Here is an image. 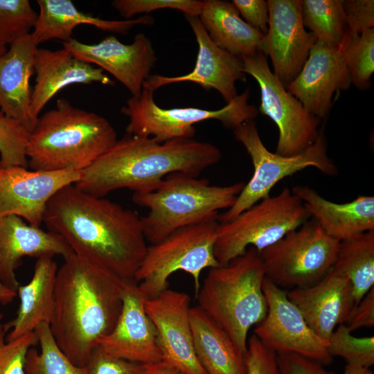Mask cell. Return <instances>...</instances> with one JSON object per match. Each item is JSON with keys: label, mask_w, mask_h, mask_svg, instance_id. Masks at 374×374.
Segmentation results:
<instances>
[{"label": "cell", "mask_w": 374, "mask_h": 374, "mask_svg": "<svg viewBox=\"0 0 374 374\" xmlns=\"http://www.w3.org/2000/svg\"><path fill=\"white\" fill-rule=\"evenodd\" d=\"M345 59L351 83L361 90L369 89L374 72V28L350 36Z\"/></svg>", "instance_id": "cell-33"}, {"label": "cell", "mask_w": 374, "mask_h": 374, "mask_svg": "<svg viewBox=\"0 0 374 374\" xmlns=\"http://www.w3.org/2000/svg\"><path fill=\"white\" fill-rule=\"evenodd\" d=\"M332 268L349 280L354 307L374 287V231L340 241Z\"/></svg>", "instance_id": "cell-30"}, {"label": "cell", "mask_w": 374, "mask_h": 374, "mask_svg": "<svg viewBox=\"0 0 374 374\" xmlns=\"http://www.w3.org/2000/svg\"><path fill=\"white\" fill-rule=\"evenodd\" d=\"M218 224L217 217L184 226L148 246L134 278L148 299L168 289L169 277L179 271L192 277L197 294L202 271L219 266L214 254Z\"/></svg>", "instance_id": "cell-8"}, {"label": "cell", "mask_w": 374, "mask_h": 374, "mask_svg": "<svg viewBox=\"0 0 374 374\" xmlns=\"http://www.w3.org/2000/svg\"><path fill=\"white\" fill-rule=\"evenodd\" d=\"M343 374H373L369 368L346 364Z\"/></svg>", "instance_id": "cell-47"}, {"label": "cell", "mask_w": 374, "mask_h": 374, "mask_svg": "<svg viewBox=\"0 0 374 374\" xmlns=\"http://www.w3.org/2000/svg\"><path fill=\"white\" fill-rule=\"evenodd\" d=\"M197 44L198 53L195 68L184 75L168 77L150 75L143 88L154 91L157 89L172 83L195 82L204 89H213L220 93L226 103L237 96L235 83L246 80V73L240 57L218 47L210 38L196 16L185 15Z\"/></svg>", "instance_id": "cell-20"}, {"label": "cell", "mask_w": 374, "mask_h": 374, "mask_svg": "<svg viewBox=\"0 0 374 374\" xmlns=\"http://www.w3.org/2000/svg\"><path fill=\"white\" fill-rule=\"evenodd\" d=\"M235 139L249 155L253 172L244 184L234 204L219 214L218 222H229L243 211L270 195L271 190L286 177L313 167L328 176H336L338 169L327 153V142L323 132L305 151L293 156H282L270 152L263 144L255 119L244 121L233 130Z\"/></svg>", "instance_id": "cell-9"}, {"label": "cell", "mask_w": 374, "mask_h": 374, "mask_svg": "<svg viewBox=\"0 0 374 374\" xmlns=\"http://www.w3.org/2000/svg\"><path fill=\"white\" fill-rule=\"evenodd\" d=\"M231 2L249 25L266 34L269 25L267 1L233 0Z\"/></svg>", "instance_id": "cell-42"}, {"label": "cell", "mask_w": 374, "mask_h": 374, "mask_svg": "<svg viewBox=\"0 0 374 374\" xmlns=\"http://www.w3.org/2000/svg\"><path fill=\"white\" fill-rule=\"evenodd\" d=\"M116 141V132L107 118L60 98L55 108L39 116L30 133L28 166L42 171H81Z\"/></svg>", "instance_id": "cell-4"}, {"label": "cell", "mask_w": 374, "mask_h": 374, "mask_svg": "<svg viewBox=\"0 0 374 374\" xmlns=\"http://www.w3.org/2000/svg\"><path fill=\"white\" fill-rule=\"evenodd\" d=\"M265 271L260 252L249 247L225 265L208 269L196 294L198 305L227 333L244 355L248 333L265 317Z\"/></svg>", "instance_id": "cell-5"}, {"label": "cell", "mask_w": 374, "mask_h": 374, "mask_svg": "<svg viewBox=\"0 0 374 374\" xmlns=\"http://www.w3.org/2000/svg\"><path fill=\"white\" fill-rule=\"evenodd\" d=\"M330 355L340 357L347 364L369 368L374 364V337H356L344 324H339L327 345Z\"/></svg>", "instance_id": "cell-34"}, {"label": "cell", "mask_w": 374, "mask_h": 374, "mask_svg": "<svg viewBox=\"0 0 374 374\" xmlns=\"http://www.w3.org/2000/svg\"><path fill=\"white\" fill-rule=\"evenodd\" d=\"M287 296L326 345L337 326L345 323L353 308L349 280L333 268L316 284L291 290Z\"/></svg>", "instance_id": "cell-22"}, {"label": "cell", "mask_w": 374, "mask_h": 374, "mask_svg": "<svg viewBox=\"0 0 374 374\" xmlns=\"http://www.w3.org/2000/svg\"><path fill=\"white\" fill-rule=\"evenodd\" d=\"M81 171H42L0 166V217L15 215L40 227L47 204L64 186L75 184Z\"/></svg>", "instance_id": "cell-16"}, {"label": "cell", "mask_w": 374, "mask_h": 374, "mask_svg": "<svg viewBox=\"0 0 374 374\" xmlns=\"http://www.w3.org/2000/svg\"><path fill=\"white\" fill-rule=\"evenodd\" d=\"M113 7L126 19L139 13L164 8L179 10L184 15L199 17L203 1L197 0H115Z\"/></svg>", "instance_id": "cell-38"}, {"label": "cell", "mask_w": 374, "mask_h": 374, "mask_svg": "<svg viewBox=\"0 0 374 374\" xmlns=\"http://www.w3.org/2000/svg\"><path fill=\"white\" fill-rule=\"evenodd\" d=\"M30 132L0 110V166L27 167Z\"/></svg>", "instance_id": "cell-36"}, {"label": "cell", "mask_w": 374, "mask_h": 374, "mask_svg": "<svg viewBox=\"0 0 374 374\" xmlns=\"http://www.w3.org/2000/svg\"><path fill=\"white\" fill-rule=\"evenodd\" d=\"M17 296V293L0 281V303L8 305Z\"/></svg>", "instance_id": "cell-46"}, {"label": "cell", "mask_w": 374, "mask_h": 374, "mask_svg": "<svg viewBox=\"0 0 374 374\" xmlns=\"http://www.w3.org/2000/svg\"><path fill=\"white\" fill-rule=\"evenodd\" d=\"M339 243L311 217L260 252L266 278L282 289L312 286L332 268Z\"/></svg>", "instance_id": "cell-11"}, {"label": "cell", "mask_w": 374, "mask_h": 374, "mask_svg": "<svg viewBox=\"0 0 374 374\" xmlns=\"http://www.w3.org/2000/svg\"><path fill=\"white\" fill-rule=\"evenodd\" d=\"M301 13L317 42L330 48L342 42L347 29L343 0H303Z\"/></svg>", "instance_id": "cell-31"}, {"label": "cell", "mask_w": 374, "mask_h": 374, "mask_svg": "<svg viewBox=\"0 0 374 374\" xmlns=\"http://www.w3.org/2000/svg\"><path fill=\"white\" fill-rule=\"evenodd\" d=\"M244 72L251 75L260 90L259 111L276 125L278 130L276 153L289 157L311 146L320 130V119L308 113L269 68L262 52L240 57Z\"/></svg>", "instance_id": "cell-12"}, {"label": "cell", "mask_w": 374, "mask_h": 374, "mask_svg": "<svg viewBox=\"0 0 374 374\" xmlns=\"http://www.w3.org/2000/svg\"><path fill=\"white\" fill-rule=\"evenodd\" d=\"M34 71L35 80L29 114L35 125L42 110L62 89L72 84L93 82L115 84L103 70L80 60L64 48L55 51L37 48Z\"/></svg>", "instance_id": "cell-23"}, {"label": "cell", "mask_w": 374, "mask_h": 374, "mask_svg": "<svg viewBox=\"0 0 374 374\" xmlns=\"http://www.w3.org/2000/svg\"><path fill=\"white\" fill-rule=\"evenodd\" d=\"M43 223L76 256L125 280L134 279L148 246L136 211L74 184L53 196Z\"/></svg>", "instance_id": "cell-1"}, {"label": "cell", "mask_w": 374, "mask_h": 374, "mask_svg": "<svg viewBox=\"0 0 374 374\" xmlns=\"http://www.w3.org/2000/svg\"><path fill=\"white\" fill-rule=\"evenodd\" d=\"M126 280L75 253L58 268L49 327L76 366H85L98 341L115 327Z\"/></svg>", "instance_id": "cell-2"}, {"label": "cell", "mask_w": 374, "mask_h": 374, "mask_svg": "<svg viewBox=\"0 0 374 374\" xmlns=\"http://www.w3.org/2000/svg\"><path fill=\"white\" fill-rule=\"evenodd\" d=\"M3 319V314H0V322L1 321V319Z\"/></svg>", "instance_id": "cell-49"}, {"label": "cell", "mask_w": 374, "mask_h": 374, "mask_svg": "<svg viewBox=\"0 0 374 374\" xmlns=\"http://www.w3.org/2000/svg\"><path fill=\"white\" fill-rule=\"evenodd\" d=\"M58 267L53 258L37 259L30 281L19 285L17 296L19 304L15 319L4 323L7 341H12L34 332L42 323L51 321Z\"/></svg>", "instance_id": "cell-27"}, {"label": "cell", "mask_w": 374, "mask_h": 374, "mask_svg": "<svg viewBox=\"0 0 374 374\" xmlns=\"http://www.w3.org/2000/svg\"><path fill=\"white\" fill-rule=\"evenodd\" d=\"M269 25L260 52L270 57L274 74L286 87L301 71L317 42L302 20V0H268Z\"/></svg>", "instance_id": "cell-14"}, {"label": "cell", "mask_w": 374, "mask_h": 374, "mask_svg": "<svg viewBox=\"0 0 374 374\" xmlns=\"http://www.w3.org/2000/svg\"><path fill=\"white\" fill-rule=\"evenodd\" d=\"M197 357L207 374H247L244 355L222 328L197 305L190 308Z\"/></svg>", "instance_id": "cell-28"}, {"label": "cell", "mask_w": 374, "mask_h": 374, "mask_svg": "<svg viewBox=\"0 0 374 374\" xmlns=\"http://www.w3.org/2000/svg\"><path fill=\"white\" fill-rule=\"evenodd\" d=\"M144 374H184L183 372L161 360L148 364Z\"/></svg>", "instance_id": "cell-45"}, {"label": "cell", "mask_w": 374, "mask_h": 374, "mask_svg": "<svg viewBox=\"0 0 374 374\" xmlns=\"http://www.w3.org/2000/svg\"><path fill=\"white\" fill-rule=\"evenodd\" d=\"M37 46L29 34L12 42L0 55V110L20 122L30 133L35 126L29 114L30 81L35 73Z\"/></svg>", "instance_id": "cell-24"}, {"label": "cell", "mask_w": 374, "mask_h": 374, "mask_svg": "<svg viewBox=\"0 0 374 374\" xmlns=\"http://www.w3.org/2000/svg\"><path fill=\"white\" fill-rule=\"evenodd\" d=\"M347 30L351 36L374 27L373 0H343Z\"/></svg>", "instance_id": "cell-41"}, {"label": "cell", "mask_w": 374, "mask_h": 374, "mask_svg": "<svg viewBox=\"0 0 374 374\" xmlns=\"http://www.w3.org/2000/svg\"><path fill=\"white\" fill-rule=\"evenodd\" d=\"M280 374H333L322 364L294 353L276 354Z\"/></svg>", "instance_id": "cell-43"}, {"label": "cell", "mask_w": 374, "mask_h": 374, "mask_svg": "<svg viewBox=\"0 0 374 374\" xmlns=\"http://www.w3.org/2000/svg\"><path fill=\"white\" fill-rule=\"evenodd\" d=\"M8 332L0 322V374H25L24 366L28 350L37 339L34 332L12 341L6 340Z\"/></svg>", "instance_id": "cell-37"}, {"label": "cell", "mask_w": 374, "mask_h": 374, "mask_svg": "<svg viewBox=\"0 0 374 374\" xmlns=\"http://www.w3.org/2000/svg\"><path fill=\"white\" fill-rule=\"evenodd\" d=\"M350 36L346 29L342 42L332 48L316 42L298 75L285 87L308 113L321 121L328 114L334 95L352 84L345 59Z\"/></svg>", "instance_id": "cell-15"}, {"label": "cell", "mask_w": 374, "mask_h": 374, "mask_svg": "<svg viewBox=\"0 0 374 374\" xmlns=\"http://www.w3.org/2000/svg\"><path fill=\"white\" fill-rule=\"evenodd\" d=\"M153 94V91L143 88L139 96H132L122 107L121 113L129 118L127 134L152 137L159 143L193 139L197 123L217 120L224 127L234 130L244 121L255 119L258 114V109L248 103L249 88L217 110L162 108L156 104Z\"/></svg>", "instance_id": "cell-10"}, {"label": "cell", "mask_w": 374, "mask_h": 374, "mask_svg": "<svg viewBox=\"0 0 374 374\" xmlns=\"http://www.w3.org/2000/svg\"><path fill=\"white\" fill-rule=\"evenodd\" d=\"M311 218L301 199L288 188L218 224L214 254L219 265L242 255L249 247L261 252Z\"/></svg>", "instance_id": "cell-7"}, {"label": "cell", "mask_w": 374, "mask_h": 374, "mask_svg": "<svg viewBox=\"0 0 374 374\" xmlns=\"http://www.w3.org/2000/svg\"><path fill=\"white\" fill-rule=\"evenodd\" d=\"M6 51V47L0 45V55Z\"/></svg>", "instance_id": "cell-48"}, {"label": "cell", "mask_w": 374, "mask_h": 374, "mask_svg": "<svg viewBox=\"0 0 374 374\" xmlns=\"http://www.w3.org/2000/svg\"><path fill=\"white\" fill-rule=\"evenodd\" d=\"M247 374H280L276 353L252 335L244 354Z\"/></svg>", "instance_id": "cell-40"}, {"label": "cell", "mask_w": 374, "mask_h": 374, "mask_svg": "<svg viewBox=\"0 0 374 374\" xmlns=\"http://www.w3.org/2000/svg\"><path fill=\"white\" fill-rule=\"evenodd\" d=\"M39 13L30 35L38 46L51 39L66 42L73 29L90 25L103 31L125 35L136 25H152L154 19L145 15L134 19L107 20L78 10L71 0H37Z\"/></svg>", "instance_id": "cell-26"}, {"label": "cell", "mask_w": 374, "mask_h": 374, "mask_svg": "<svg viewBox=\"0 0 374 374\" xmlns=\"http://www.w3.org/2000/svg\"><path fill=\"white\" fill-rule=\"evenodd\" d=\"M73 253L59 235L30 225L21 217H0V281L17 293L20 285L16 270L24 257L64 259Z\"/></svg>", "instance_id": "cell-21"}, {"label": "cell", "mask_w": 374, "mask_h": 374, "mask_svg": "<svg viewBox=\"0 0 374 374\" xmlns=\"http://www.w3.org/2000/svg\"><path fill=\"white\" fill-rule=\"evenodd\" d=\"M190 301L188 294L168 288L147 299L145 308L157 329L162 360L184 374H207L194 349Z\"/></svg>", "instance_id": "cell-17"}, {"label": "cell", "mask_w": 374, "mask_h": 374, "mask_svg": "<svg viewBox=\"0 0 374 374\" xmlns=\"http://www.w3.org/2000/svg\"><path fill=\"white\" fill-rule=\"evenodd\" d=\"M345 323L350 332L374 326V287L351 309Z\"/></svg>", "instance_id": "cell-44"}, {"label": "cell", "mask_w": 374, "mask_h": 374, "mask_svg": "<svg viewBox=\"0 0 374 374\" xmlns=\"http://www.w3.org/2000/svg\"><path fill=\"white\" fill-rule=\"evenodd\" d=\"M262 290L267 303L264 319L254 329L255 335L276 354L294 353L328 365L332 362L327 345L308 326L303 317L287 296V292L266 277Z\"/></svg>", "instance_id": "cell-13"}, {"label": "cell", "mask_w": 374, "mask_h": 374, "mask_svg": "<svg viewBox=\"0 0 374 374\" xmlns=\"http://www.w3.org/2000/svg\"><path fill=\"white\" fill-rule=\"evenodd\" d=\"M147 299L134 279L127 280L116 324L97 346L113 356L133 362L151 364L161 361L157 331L145 308Z\"/></svg>", "instance_id": "cell-19"}, {"label": "cell", "mask_w": 374, "mask_h": 374, "mask_svg": "<svg viewBox=\"0 0 374 374\" xmlns=\"http://www.w3.org/2000/svg\"><path fill=\"white\" fill-rule=\"evenodd\" d=\"M62 44L80 60L109 72L128 89L132 96L141 94L157 61L152 44L143 33L136 35L130 44H123L114 35L94 44H84L74 38Z\"/></svg>", "instance_id": "cell-18"}, {"label": "cell", "mask_w": 374, "mask_h": 374, "mask_svg": "<svg viewBox=\"0 0 374 374\" xmlns=\"http://www.w3.org/2000/svg\"><path fill=\"white\" fill-rule=\"evenodd\" d=\"M37 18L28 0H0V45L6 47L30 34Z\"/></svg>", "instance_id": "cell-35"}, {"label": "cell", "mask_w": 374, "mask_h": 374, "mask_svg": "<svg viewBox=\"0 0 374 374\" xmlns=\"http://www.w3.org/2000/svg\"><path fill=\"white\" fill-rule=\"evenodd\" d=\"M148 365L116 357L97 346L85 367L87 374H144Z\"/></svg>", "instance_id": "cell-39"}, {"label": "cell", "mask_w": 374, "mask_h": 374, "mask_svg": "<svg viewBox=\"0 0 374 374\" xmlns=\"http://www.w3.org/2000/svg\"><path fill=\"white\" fill-rule=\"evenodd\" d=\"M221 158L220 149L209 142L179 139L159 143L126 134L81 170L74 185L96 197L121 188L149 192L173 173L198 177Z\"/></svg>", "instance_id": "cell-3"}, {"label": "cell", "mask_w": 374, "mask_h": 374, "mask_svg": "<svg viewBox=\"0 0 374 374\" xmlns=\"http://www.w3.org/2000/svg\"><path fill=\"white\" fill-rule=\"evenodd\" d=\"M34 332L40 351L33 347L28 350L25 361V374H87L85 366L74 364L61 350L48 323H40Z\"/></svg>", "instance_id": "cell-32"}, {"label": "cell", "mask_w": 374, "mask_h": 374, "mask_svg": "<svg viewBox=\"0 0 374 374\" xmlns=\"http://www.w3.org/2000/svg\"><path fill=\"white\" fill-rule=\"evenodd\" d=\"M198 17L211 40L222 49L239 57L260 52L265 35L242 19L232 2L203 1Z\"/></svg>", "instance_id": "cell-29"}, {"label": "cell", "mask_w": 374, "mask_h": 374, "mask_svg": "<svg viewBox=\"0 0 374 374\" xmlns=\"http://www.w3.org/2000/svg\"><path fill=\"white\" fill-rule=\"evenodd\" d=\"M292 193L299 197L311 217L332 238L341 241L374 231V197L359 195L346 203H335L312 188L297 185Z\"/></svg>", "instance_id": "cell-25"}, {"label": "cell", "mask_w": 374, "mask_h": 374, "mask_svg": "<svg viewBox=\"0 0 374 374\" xmlns=\"http://www.w3.org/2000/svg\"><path fill=\"white\" fill-rule=\"evenodd\" d=\"M244 184L212 185L206 179L173 173L152 190L133 193L132 201L148 209L141 222L147 242L153 244L179 229L217 218L220 210L234 204Z\"/></svg>", "instance_id": "cell-6"}]
</instances>
